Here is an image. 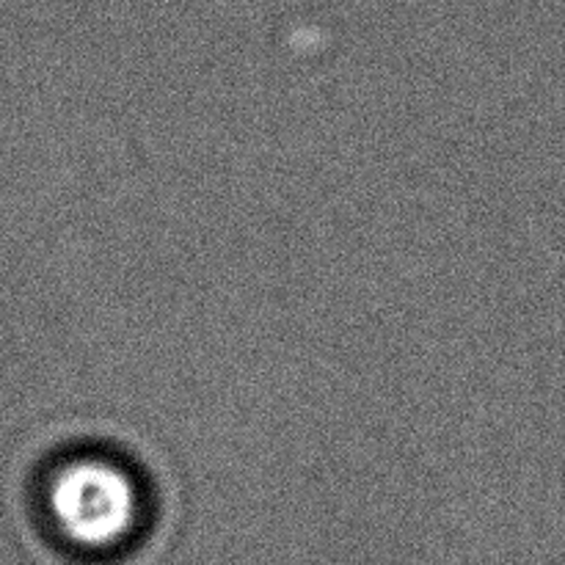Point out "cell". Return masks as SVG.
I'll return each instance as SVG.
<instances>
[{"label": "cell", "mask_w": 565, "mask_h": 565, "mask_svg": "<svg viewBox=\"0 0 565 565\" xmlns=\"http://www.w3.org/2000/svg\"><path fill=\"white\" fill-rule=\"evenodd\" d=\"M33 500L44 530L75 555L130 550L152 519V486L130 456L105 445H75L39 467Z\"/></svg>", "instance_id": "obj_1"}]
</instances>
